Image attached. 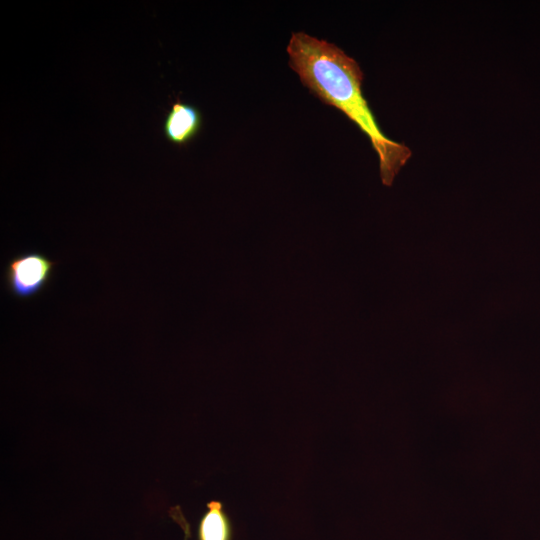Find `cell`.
I'll use <instances>...</instances> for the list:
<instances>
[{
	"label": "cell",
	"mask_w": 540,
	"mask_h": 540,
	"mask_svg": "<svg viewBox=\"0 0 540 540\" xmlns=\"http://www.w3.org/2000/svg\"><path fill=\"white\" fill-rule=\"evenodd\" d=\"M286 51L288 64L301 83L323 103L343 112L370 140L379 159L382 183L391 186L412 151L388 138L362 93L364 73L358 62L327 40L293 32Z\"/></svg>",
	"instance_id": "1"
},
{
	"label": "cell",
	"mask_w": 540,
	"mask_h": 540,
	"mask_svg": "<svg viewBox=\"0 0 540 540\" xmlns=\"http://www.w3.org/2000/svg\"><path fill=\"white\" fill-rule=\"evenodd\" d=\"M56 265V261L38 251L14 256L5 269L7 291L20 299L34 297L47 286Z\"/></svg>",
	"instance_id": "2"
},
{
	"label": "cell",
	"mask_w": 540,
	"mask_h": 540,
	"mask_svg": "<svg viewBox=\"0 0 540 540\" xmlns=\"http://www.w3.org/2000/svg\"><path fill=\"white\" fill-rule=\"evenodd\" d=\"M202 123V114L197 107L177 100L165 116L164 136L175 145H185L198 135Z\"/></svg>",
	"instance_id": "3"
},
{
	"label": "cell",
	"mask_w": 540,
	"mask_h": 540,
	"mask_svg": "<svg viewBox=\"0 0 540 540\" xmlns=\"http://www.w3.org/2000/svg\"><path fill=\"white\" fill-rule=\"evenodd\" d=\"M206 508L199 523L198 540H231V524L222 503L212 500Z\"/></svg>",
	"instance_id": "4"
}]
</instances>
